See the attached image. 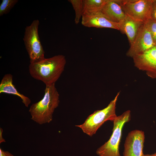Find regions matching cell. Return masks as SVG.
I'll return each instance as SVG.
<instances>
[{"label": "cell", "instance_id": "cell-1", "mask_svg": "<svg viewBox=\"0 0 156 156\" xmlns=\"http://www.w3.org/2000/svg\"><path fill=\"white\" fill-rule=\"evenodd\" d=\"M66 64L64 56L58 55L45 58L38 62L30 63L29 72L34 78L46 85L55 84L64 70Z\"/></svg>", "mask_w": 156, "mask_h": 156}, {"label": "cell", "instance_id": "cell-2", "mask_svg": "<svg viewBox=\"0 0 156 156\" xmlns=\"http://www.w3.org/2000/svg\"><path fill=\"white\" fill-rule=\"evenodd\" d=\"M42 99L33 104L29 109L31 119L40 125L52 121L53 112L60 102V95L55 84L46 85Z\"/></svg>", "mask_w": 156, "mask_h": 156}, {"label": "cell", "instance_id": "cell-3", "mask_svg": "<svg viewBox=\"0 0 156 156\" xmlns=\"http://www.w3.org/2000/svg\"><path fill=\"white\" fill-rule=\"evenodd\" d=\"M120 92L105 108L95 111L90 115L84 122L75 126L90 136L95 134L98 129L106 121H113L117 116L116 113V105Z\"/></svg>", "mask_w": 156, "mask_h": 156}, {"label": "cell", "instance_id": "cell-4", "mask_svg": "<svg viewBox=\"0 0 156 156\" xmlns=\"http://www.w3.org/2000/svg\"><path fill=\"white\" fill-rule=\"evenodd\" d=\"M131 120V112L126 111L117 116L113 121L112 133L109 140L99 148L96 151L99 156H120L119 145L124 125Z\"/></svg>", "mask_w": 156, "mask_h": 156}, {"label": "cell", "instance_id": "cell-5", "mask_svg": "<svg viewBox=\"0 0 156 156\" xmlns=\"http://www.w3.org/2000/svg\"><path fill=\"white\" fill-rule=\"evenodd\" d=\"M39 24V21L34 20L25 29L23 40L30 63L38 62L45 58L38 33Z\"/></svg>", "mask_w": 156, "mask_h": 156}, {"label": "cell", "instance_id": "cell-6", "mask_svg": "<svg viewBox=\"0 0 156 156\" xmlns=\"http://www.w3.org/2000/svg\"><path fill=\"white\" fill-rule=\"evenodd\" d=\"M125 15L143 23L151 18L153 0H119Z\"/></svg>", "mask_w": 156, "mask_h": 156}, {"label": "cell", "instance_id": "cell-7", "mask_svg": "<svg viewBox=\"0 0 156 156\" xmlns=\"http://www.w3.org/2000/svg\"><path fill=\"white\" fill-rule=\"evenodd\" d=\"M155 46V45L150 31L144 23L140 27L126 55L127 56L133 58Z\"/></svg>", "mask_w": 156, "mask_h": 156}, {"label": "cell", "instance_id": "cell-8", "mask_svg": "<svg viewBox=\"0 0 156 156\" xmlns=\"http://www.w3.org/2000/svg\"><path fill=\"white\" fill-rule=\"evenodd\" d=\"M144 131L136 129L130 132L125 142L123 156H144Z\"/></svg>", "mask_w": 156, "mask_h": 156}, {"label": "cell", "instance_id": "cell-9", "mask_svg": "<svg viewBox=\"0 0 156 156\" xmlns=\"http://www.w3.org/2000/svg\"><path fill=\"white\" fill-rule=\"evenodd\" d=\"M133 58L136 68L145 71L150 77L156 78V46Z\"/></svg>", "mask_w": 156, "mask_h": 156}, {"label": "cell", "instance_id": "cell-10", "mask_svg": "<svg viewBox=\"0 0 156 156\" xmlns=\"http://www.w3.org/2000/svg\"><path fill=\"white\" fill-rule=\"evenodd\" d=\"M81 23L84 26L88 27L106 28L120 30V24L110 21L101 11L83 14Z\"/></svg>", "mask_w": 156, "mask_h": 156}, {"label": "cell", "instance_id": "cell-11", "mask_svg": "<svg viewBox=\"0 0 156 156\" xmlns=\"http://www.w3.org/2000/svg\"><path fill=\"white\" fill-rule=\"evenodd\" d=\"M101 11L109 20L117 23H119L126 16L119 0H107Z\"/></svg>", "mask_w": 156, "mask_h": 156}, {"label": "cell", "instance_id": "cell-12", "mask_svg": "<svg viewBox=\"0 0 156 156\" xmlns=\"http://www.w3.org/2000/svg\"><path fill=\"white\" fill-rule=\"evenodd\" d=\"M144 23L135 21L126 15L119 23V30L126 35L130 45L133 43L140 27Z\"/></svg>", "mask_w": 156, "mask_h": 156}, {"label": "cell", "instance_id": "cell-13", "mask_svg": "<svg viewBox=\"0 0 156 156\" xmlns=\"http://www.w3.org/2000/svg\"><path fill=\"white\" fill-rule=\"evenodd\" d=\"M5 93L16 95L20 97L22 103L28 107L31 102L30 99L19 93L13 83V76L10 73L5 75L0 83V93Z\"/></svg>", "mask_w": 156, "mask_h": 156}, {"label": "cell", "instance_id": "cell-14", "mask_svg": "<svg viewBox=\"0 0 156 156\" xmlns=\"http://www.w3.org/2000/svg\"><path fill=\"white\" fill-rule=\"evenodd\" d=\"M107 1V0H83V14L101 11Z\"/></svg>", "mask_w": 156, "mask_h": 156}, {"label": "cell", "instance_id": "cell-15", "mask_svg": "<svg viewBox=\"0 0 156 156\" xmlns=\"http://www.w3.org/2000/svg\"><path fill=\"white\" fill-rule=\"evenodd\" d=\"M72 5L75 13V22L78 24L83 13V0H70L68 1Z\"/></svg>", "mask_w": 156, "mask_h": 156}, {"label": "cell", "instance_id": "cell-16", "mask_svg": "<svg viewBox=\"0 0 156 156\" xmlns=\"http://www.w3.org/2000/svg\"><path fill=\"white\" fill-rule=\"evenodd\" d=\"M18 1V0H2L0 5V16L9 13Z\"/></svg>", "mask_w": 156, "mask_h": 156}, {"label": "cell", "instance_id": "cell-17", "mask_svg": "<svg viewBox=\"0 0 156 156\" xmlns=\"http://www.w3.org/2000/svg\"><path fill=\"white\" fill-rule=\"evenodd\" d=\"M151 35L155 46H156V21L151 18L145 23Z\"/></svg>", "mask_w": 156, "mask_h": 156}, {"label": "cell", "instance_id": "cell-18", "mask_svg": "<svg viewBox=\"0 0 156 156\" xmlns=\"http://www.w3.org/2000/svg\"><path fill=\"white\" fill-rule=\"evenodd\" d=\"M151 18L156 21V0H153Z\"/></svg>", "mask_w": 156, "mask_h": 156}, {"label": "cell", "instance_id": "cell-19", "mask_svg": "<svg viewBox=\"0 0 156 156\" xmlns=\"http://www.w3.org/2000/svg\"><path fill=\"white\" fill-rule=\"evenodd\" d=\"M3 131V129L1 128H0V143L5 142V140L3 138L2 134Z\"/></svg>", "mask_w": 156, "mask_h": 156}, {"label": "cell", "instance_id": "cell-20", "mask_svg": "<svg viewBox=\"0 0 156 156\" xmlns=\"http://www.w3.org/2000/svg\"><path fill=\"white\" fill-rule=\"evenodd\" d=\"M0 156H8L5 151H3L1 148H0Z\"/></svg>", "mask_w": 156, "mask_h": 156}, {"label": "cell", "instance_id": "cell-21", "mask_svg": "<svg viewBox=\"0 0 156 156\" xmlns=\"http://www.w3.org/2000/svg\"><path fill=\"white\" fill-rule=\"evenodd\" d=\"M144 156H156V152L152 154H144Z\"/></svg>", "mask_w": 156, "mask_h": 156}, {"label": "cell", "instance_id": "cell-22", "mask_svg": "<svg viewBox=\"0 0 156 156\" xmlns=\"http://www.w3.org/2000/svg\"><path fill=\"white\" fill-rule=\"evenodd\" d=\"M5 153L8 156H14L8 151H5Z\"/></svg>", "mask_w": 156, "mask_h": 156}]
</instances>
